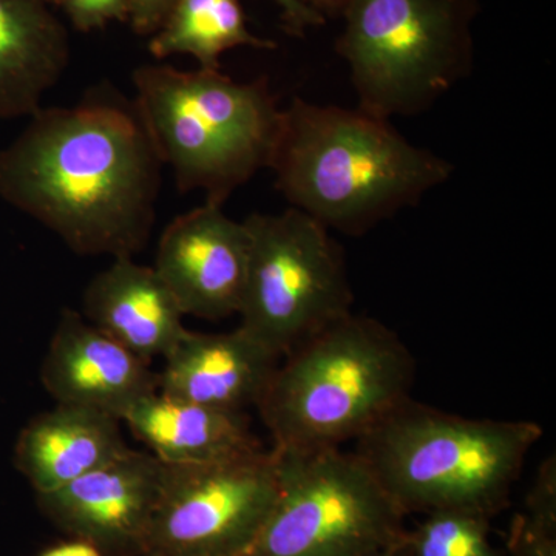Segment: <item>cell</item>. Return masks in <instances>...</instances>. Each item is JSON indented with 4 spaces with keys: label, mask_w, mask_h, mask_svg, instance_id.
Returning <instances> with one entry per match:
<instances>
[{
    "label": "cell",
    "mask_w": 556,
    "mask_h": 556,
    "mask_svg": "<svg viewBox=\"0 0 556 556\" xmlns=\"http://www.w3.org/2000/svg\"><path fill=\"white\" fill-rule=\"evenodd\" d=\"M161 167L135 102L98 90L40 108L0 150V199L76 254L134 257L155 225Z\"/></svg>",
    "instance_id": "6da1fadb"
},
{
    "label": "cell",
    "mask_w": 556,
    "mask_h": 556,
    "mask_svg": "<svg viewBox=\"0 0 556 556\" xmlns=\"http://www.w3.org/2000/svg\"><path fill=\"white\" fill-rule=\"evenodd\" d=\"M269 169L291 207L328 229L362 236L415 206L455 167L413 146L390 119L294 98L283 110Z\"/></svg>",
    "instance_id": "7a4b0ae2"
},
{
    "label": "cell",
    "mask_w": 556,
    "mask_h": 556,
    "mask_svg": "<svg viewBox=\"0 0 556 556\" xmlns=\"http://www.w3.org/2000/svg\"><path fill=\"white\" fill-rule=\"evenodd\" d=\"M283 357L257 404L276 452L340 448L412 397L415 358L376 318L348 314Z\"/></svg>",
    "instance_id": "3957f363"
},
{
    "label": "cell",
    "mask_w": 556,
    "mask_h": 556,
    "mask_svg": "<svg viewBox=\"0 0 556 556\" xmlns=\"http://www.w3.org/2000/svg\"><path fill=\"white\" fill-rule=\"evenodd\" d=\"M131 78L135 108L181 192L203 190L207 203L223 206L269 169L283 110L268 79L236 83L219 70L164 64L142 65Z\"/></svg>",
    "instance_id": "277c9868"
},
{
    "label": "cell",
    "mask_w": 556,
    "mask_h": 556,
    "mask_svg": "<svg viewBox=\"0 0 556 556\" xmlns=\"http://www.w3.org/2000/svg\"><path fill=\"white\" fill-rule=\"evenodd\" d=\"M541 438L530 420L473 419L408 397L354 453L394 506L478 514L503 500Z\"/></svg>",
    "instance_id": "5b68a950"
},
{
    "label": "cell",
    "mask_w": 556,
    "mask_h": 556,
    "mask_svg": "<svg viewBox=\"0 0 556 556\" xmlns=\"http://www.w3.org/2000/svg\"><path fill=\"white\" fill-rule=\"evenodd\" d=\"M478 0H353L336 51L358 109L379 118L426 112L473 67Z\"/></svg>",
    "instance_id": "8992f818"
},
{
    "label": "cell",
    "mask_w": 556,
    "mask_h": 556,
    "mask_svg": "<svg viewBox=\"0 0 556 556\" xmlns=\"http://www.w3.org/2000/svg\"><path fill=\"white\" fill-rule=\"evenodd\" d=\"M240 327L287 356L300 343L353 313V289L338 241L327 226L291 207L252 214Z\"/></svg>",
    "instance_id": "52a82bcc"
},
{
    "label": "cell",
    "mask_w": 556,
    "mask_h": 556,
    "mask_svg": "<svg viewBox=\"0 0 556 556\" xmlns=\"http://www.w3.org/2000/svg\"><path fill=\"white\" fill-rule=\"evenodd\" d=\"M276 453V503L241 556H346L383 536L396 506L356 453Z\"/></svg>",
    "instance_id": "ba28073f"
},
{
    "label": "cell",
    "mask_w": 556,
    "mask_h": 556,
    "mask_svg": "<svg viewBox=\"0 0 556 556\" xmlns=\"http://www.w3.org/2000/svg\"><path fill=\"white\" fill-rule=\"evenodd\" d=\"M278 456L249 455L197 464H164L148 547L177 556H241L278 495Z\"/></svg>",
    "instance_id": "9c48e42d"
},
{
    "label": "cell",
    "mask_w": 556,
    "mask_h": 556,
    "mask_svg": "<svg viewBox=\"0 0 556 556\" xmlns=\"http://www.w3.org/2000/svg\"><path fill=\"white\" fill-rule=\"evenodd\" d=\"M249 233L223 206L204 203L161 233L155 268L182 314L219 320L239 314L247 283Z\"/></svg>",
    "instance_id": "30bf717a"
},
{
    "label": "cell",
    "mask_w": 556,
    "mask_h": 556,
    "mask_svg": "<svg viewBox=\"0 0 556 556\" xmlns=\"http://www.w3.org/2000/svg\"><path fill=\"white\" fill-rule=\"evenodd\" d=\"M40 379L56 404L118 420L142 397L159 391V375L148 362L70 309L62 311Z\"/></svg>",
    "instance_id": "8fae6325"
},
{
    "label": "cell",
    "mask_w": 556,
    "mask_h": 556,
    "mask_svg": "<svg viewBox=\"0 0 556 556\" xmlns=\"http://www.w3.org/2000/svg\"><path fill=\"white\" fill-rule=\"evenodd\" d=\"M163 471L164 464L152 453L127 448L56 492L39 495L40 504L93 543L148 547Z\"/></svg>",
    "instance_id": "7c38bea8"
},
{
    "label": "cell",
    "mask_w": 556,
    "mask_h": 556,
    "mask_svg": "<svg viewBox=\"0 0 556 556\" xmlns=\"http://www.w3.org/2000/svg\"><path fill=\"white\" fill-rule=\"evenodd\" d=\"M280 357L243 329L203 334L186 329L164 357L159 393L206 407H257Z\"/></svg>",
    "instance_id": "4fadbf2b"
},
{
    "label": "cell",
    "mask_w": 556,
    "mask_h": 556,
    "mask_svg": "<svg viewBox=\"0 0 556 556\" xmlns=\"http://www.w3.org/2000/svg\"><path fill=\"white\" fill-rule=\"evenodd\" d=\"M84 318L144 362L166 357L186 328L178 300L152 266L115 258L87 285Z\"/></svg>",
    "instance_id": "5bb4252c"
},
{
    "label": "cell",
    "mask_w": 556,
    "mask_h": 556,
    "mask_svg": "<svg viewBox=\"0 0 556 556\" xmlns=\"http://www.w3.org/2000/svg\"><path fill=\"white\" fill-rule=\"evenodd\" d=\"M119 422L93 409L56 404L21 431L14 464L38 495L56 492L129 448Z\"/></svg>",
    "instance_id": "9a60e30c"
},
{
    "label": "cell",
    "mask_w": 556,
    "mask_h": 556,
    "mask_svg": "<svg viewBox=\"0 0 556 556\" xmlns=\"http://www.w3.org/2000/svg\"><path fill=\"white\" fill-rule=\"evenodd\" d=\"M134 437L167 466L219 463L263 450L243 412L149 394L123 417Z\"/></svg>",
    "instance_id": "2e32d148"
},
{
    "label": "cell",
    "mask_w": 556,
    "mask_h": 556,
    "mask_svg": "<svg viewBox=\"0 0 556 556\" xmlns=\"http://www.w3.org/2000/svg\"><path fill=\"white\" fill-rule=\"evenodd\" d=\"M68 62L67 28L46 0H0V119L35 115Z\"/></svg>",
    "instance_id": "e0dca14e"
},
{
    "label": "cell",
    "mask_w": 556,
    "mask_h": 556,
    "mask_svg": "<svg viewBox=\"0 0 556 556\" xmlns=\"http://www.w3.org/2000/svg\"><path fill=\"white\" fill-rule=\"evenodd\" d=\"M237 47L277 49L249 31L240 0H177L149 42L155 60L190 54L204 70H219L222 54Z\"/></svg>",
    "instance_id": "ac0fdd59"
},
{
    "label": "cell",
    "mask_w": 556,
    "mask_h": 556,
    "mask_svg": "<svg viewBox=\"0 0 556 556\" xmlns=\"http://www.w3.org/2000/svg\"><path fill=\"white\" fill-rule=\"evenodd\" d=\"M473 515L471 511H439L417 536V556H492L484 530Z\"/></svg>",
    "instance_id": "d6986e66"
},
{
    "label": "cell",
    "mask_w": 556,
    "mask_h": 556,
    "mask_svg": "<svg viewBox=\"0 0 556 556\" xmlns=\"http://www.w3.org/2000/svg\"><path fill=\"white\" fill-rule=\"evenodd\" d=\"M75 30L90 33L110 22L129 24V0H56Z\"/></svg>",
    "instance_id": "ffe728a7"
},
{
    "label": "cell",
    "mask_w": 556,
    "mask_h": 556,
    "mask_svg": "<svg viewBox=\"0 0 556 556\" xmlns=\"http://www.w3.org/2000/svg\"><path fill=\"white\" fill-rule=\"evenodd\" d=\"M177 0H129V24L139 36H152Z\"/></svg>",
    "instance_id": "44dd1931"
},
{
    "label": "cell",
    "mask_w": 556,
    "mask_h": 556,
    "mask_svg": "<svg viewBox=\"0 0 556 556\" xmlns=\"http://www.w3.org/2000/svg\"><path fill=\"white\" fill-rule=\"evenodd\" d=\"M280 9L281 25L289 36L303 38L309 28L321 27L327 21L311 10L303 0H273Z\"/></svg>",
    "instance_id": "7402d4cb"
},
{
    "label": "cell",
    "mask_w": 556,
    "mask_h": 556,
    "mask_svg": "<svg viewBox=\"0 0 556 556\" xmlns=\"http://www.w3.org/2000/svg\"><path fill=\"white\" fill-rule=\"evenodd\" d=\"M311 10L316 11L320 14L325 21L338 20L343 17L348 7L353 3V0H303Z\"/></svg>",
    "instance_id": "603a6c76"
},
{
    "label": "cell",
    "mask_w": 556,
    "mask_h": 556,
    "mask_svg": "<svg viewBox=\"0 0 556 556\" xmlns=\"http://www.w3.org/2000/svg\"><path fill=\"white\" fill-rule=\"evenodd\" d=\"M42 556H101L97 547L91 546L90 543H84V541H76V543L62 544L51 548Z\"/></svg>",
    "instance_id": "cb8c5ba5"
},
{
    "label": "cell",
    "mask_w": 556,
    "mask_h": 556,
    "mask_svg": "<svg viewBox=\"0 0 556 556\" xmlns=\"http://www.w3.org/2000/svg\"><path fill=\"white\" fill-rule=\"evenodd\" d=\"M156 556H177V555H169V554H161V552H155Z\"/></svg>",
    "instance_id": "d4e9b609"
}]
</instances>
